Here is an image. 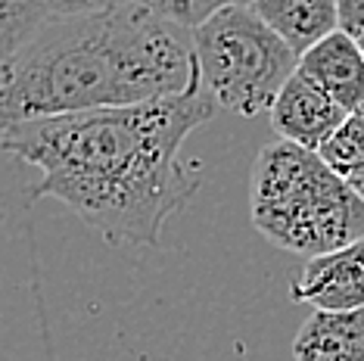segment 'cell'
Segmentation results:
<instances>
[{"instance_id":"cell-16","label":"cell","mask_w":364,"mask_h":361,"mask_svg":"<svg viewBox=\"0 0 364 361\" xmlns=\"http://www.w3.org/2000/svg\"><path fill=\"white\" fill-rule=\"evenodd\" d=\"M358 193H361V196H364V187H358Z\"/></svg>"},{"instance_id":"cell-5","label":"cell","mask_w":364,"mask_h":361,"mask_svg":"<svg viewBox=\"0 0 364 361\" xmlns=\"http://www.w3.org/2000/svg\"><path fill=\"white\" fill-rule=\"evenodd\" d=\"M289 299L314 311L364 308V240L309 259L289 284Z\"/></svg>"},{"instance_id":"cell-13","label":"cell","mask_w":364,"mask_h":361,"mask_svg":"<svg viewBox=\"0 0 364 361\" xmlns=\"http://www.w3.org/2000/svg\"><path fill=\"white\" fill-rule=\"evenodd\" d=\"M131 4H137V0H44V10L47 19H78V16L122 10Z\"/></svg>"},{"instance_id":"cell-12","label":"cell","mask_w":364,"mask_h":361,"mask_svg":"<svg viewBox=\"0 0 364 361\" xmlns=\"http://www.w3.org/2000/svg\"><path fill=\"white\" fill-rule=\"evenodd\" d=\"M137 4L144 10H150L156 19L196 31L209 16H215L230 4H246V0H137Z\"/></svg>"},{"instance_id":"cell-7","label":"cell","mask_w":364,"mask_h":361,"mask_svg":"<svg viewBox=\"0 0 364 361\" xmlns=\"http://www.w3.org/2000/svg\"><path fill=\"white\" fill-rule=\"evenodd\" d=\"M299 72L346 112L364 109V53L346 31H333L299 56Z\"/></svg>"},{"instance_id":"cell-10","label":"cell","mask_w":364,"mask_h":361,"mask_svg":"<svg viewBox=\"0 0 364 361\" xmlns=\"http://www.w3.org/2000/svg\"><path fill=\"white\" fill-rule=\"evenodd\" d=\"M321 156L336 175H343L358 190L364 187V109L352 112L330 141L321 146Z\"/></svg>"},{"instance_id":"cell-4","label":"cell","mask_w":364,"mask_h":361,"mask_svg":"<svg viewBox=\"0 0 364 361\" xmlns=\"http://www.w3.org/2000/svg\"><path fill=\"white\" fill-rule=\"evenodd\" d=\"M193 53L203 87L215 106L234 116L271 109L299 69V56L250 10V4H230L209 16L193 31Z\"/></svg>"},{"instance_id":"cell-9","label":"cell","mask_w":364,"mask_h":361,"mask_svg":"<svg viewBox=\"0 0 364 361\" xmlns=\"http://www.w3.org/2000/svg\"><path fill=\"white\" fill-rule=\"evenodd\" d=\"M296 361H364V308L311 311L293 340Z\"/></svg>"},{"instance_id":"cell-15","label":"cell","mask_w":364,"mask_h":361,"mask_svg":"<svg viewBox=\"0 0 364 361\" xmlns=\"http://www.w3.org/2000/svg\"><path fill=\"white\" fill-rule=\"evenodd\" d=\"M355 41H358V47H361V53H364V31H358V35H355Z\"/></svg>"},{"instance_id":"cell-1","label":"cell","mask_w":364,"mask_h":361,"mask_svg":"<svg viewBox=\"0 0 364 361\" xmlns=\"http://www.w3.org/2000/svg\"><path fill=\"white\" fill-rule=\"evenodd\" d=\"M215 109L196 72L184 94L26 122L4 131L0 146L41 171L31 200H60L109 246L153 249L203 187L181 146Z\"/></svg>"},{"instance_id":"cell-8","label":"cell","mask_w":364,"mask_h":361,"mask_svg":"<svg viewBox=\"0 0 364 361\" xmlns=\"http://www.w3.org/2000/svg\"><path fill=\"white\" fill-rule=\"evenodd\" d=\"M250 10L289 44L296 56L309 53L333 31H339L336 0H246Z\"/></svg>"},{"instance_id":"cell-3","label":"cell","mask_w":364,"mask_h":361,"mask_svg":"<svg viewBox=\"0 0 364 361\" xmlns=\"http://www.w3.org/2000/svg\"><path fill=\"white\" fill-rule=\"evenodd\" d=\"M250 218L271 246L309 259L364 240V196L321 153L280 137L252 162Z\"/></svg>"},{"instance_id":"cell-14","label":"cell","mask_w":364,"mask_h":361,"mask_svg":"<svg viewBox=\"0 0 364 361\" xmlns=\"http://www.w3.org/2000/svg\"><path fill=\"white\" fill-rule=\"evenodd\" d=\"M339 6V31L346 35H358L364 31V0H336Z\"/></svg>"},{"instance_id":"cell-6","label":"cell","mask_w":364,"mask_h":361,"mask_svg":"<svg viewBox=\"0 0 364 361\" xmlns=\"http://www.w3.org/2000/svg\"><path fill=\"white\" fill-rule=\"evenodd\" d=\"M346 119H349V112L336 106L318 85H311L299 69L271 106V125H274L280 141L299 144L314 153H321V146L343 128Z\"/></svg>"},{"instance_id":"cell-2","label":"cell","mask_w":364,"mask_h":361,"mask_svg":"<svg viewBox=\"0 0 364 361\" xmlns=\"http://www.w3.org/2000/svg\"><path fill=\"white\" fill-rule=\"evenodd\" d=\"M196 72V53L178 26L156 19L140 4L47 19L0 65V134L38 119L184 94Z\"/></svg>"},{"instance_id":"cell-11","label":"cell","mask_w":364,"mask_h":361,"mask_svg":"<svg viewBox=\"0 0 364 361\" xmlns=\"http://www.w3.org/2000/svg\"><path fill=\"white\" fill-rule=\"evenodd\" d=\"M44 22V0H0V65L10 63Z\"/></svg>"}]
</instances>
